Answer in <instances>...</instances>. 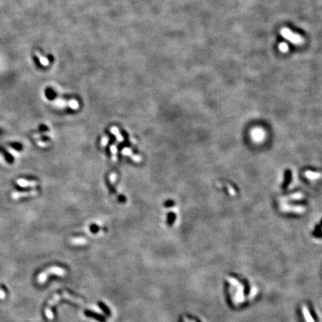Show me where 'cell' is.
<instances>
[{"label":"cell","instance_id":"9c48e42d","mask_svg":"<svg viewBox=\"0 0 322 322\" xmlns=\"http://www.w3.org/2000/svg\"><path fill=\"white\" fill-rule=\"evenodd\" d=\"M278 47H279V49L281 51H283V52H286V51H288V49H289L288 45H287L286 43H280L279 46H278Z\"/></svg>","mask_w":322,"mask_h":322},{"label":"cell","instance_id":"ba28073f","mask_svg":"<svg viewBox=\"0 0 322 322\" xmlns=\"http://www.w3.org/2000/svg\"><path fill=\"white\" fill-rule=\"evenodd\" d=\"M7 151H8L9 154H11L12 156H14V157H19L20 156V153L19 151H17V150H15L14 148H11V147H8Z\"/></svg>","mask_w":322,"mask_h":322},{"label":"cell","instance_id":"7a4b0ae2","mask_svg":"<svg viewBox=\"0 0 322 322\" xmlns=\"http://www.w3.org/2000/svg\"><path fill=\"white\" fill-rule=\"evenodd\" d=\"M280 34L284 38L294 44L300 45L303 43V39L301 36L291 32L289 29H286V28H283L281 29Z\"/></svg>","mask_w":322,"mask_h":322},{"label":"cell","instance_id":"3957f363","mask_svg":"<svg viewBox=\"0 0 322 322\" xmlns=\"http://www.w3.org/2000/svg\"><path fill=\"white\" fill-rule=\"evenodd\" d=\"M37 194V190H31V191H26V192H14L11 194V198L13 199H19L21 198H25V197L29 196H34Z\"/></svg>","mask_w":322,"mask_h":322},{"label":"cell","instance_id":"7c38bea8","mask_svg":"<svg viewBox=\"0 0 322 322\" xmlns=\"http://www.w3.org/2000/svg\"><path fill=\"white\" fill-rule=\"evenodd\" d=\"M184 322H195V321H193V320L189 319V318H187V317H184Z\"/></svg>","mask_w":322,"mask_h":322},{"label":"cell","instance_id":"6da1fadb","mask_svg":"<svg viewBox=\"0 0 322 322\" xmlns=\"http://www.w3.org/2000/svg\"><path fill=\"white\" fill-rule=\"evenodd\" d=\"M65 270L63 269L62 268H59V267L54 266V267H51V268H48L46 270H45L43 273L40 274V275L37 277V280L40 283L45 282L46 280L47 279L48 277L49 276L50 274H55L57 275H64L65 274Z\"/></svg>","mask_w":322,"mask_h":322},{"label":"cell","instance_id":"30bf717a","mask_svg":"<svg viewBox=\"0 0 322 322\" xmlns=\"http://www.w3.org/2000/svg\"><path fill=\"white\" fill-rule=\"evenodd\" d=\"M37 145H39V146H41V147H46L48 145V143H46V142H42V141H38L37 142Z\"/></svg>","mask_w":322,"mask_h":322},{"label":"cell","instance_id":"8fae6325","mask_svg":"<svg viewBox=\"0 0 322 322\" xmlns=\"http://www.w3.org/2000/svg\"><path fill=\"white\" fill-rule=\"evenodd\" d=\"M5 296V293L4 292V291L0 289V298H3Z\"/></svg>","mask_w":322,"mask_h":322},{"label":"cell","instance_id":"8992f818","mask_svg":"<svg viewBox=\"0 0 322 322\" xmlns=\"http://www.w3.org/2000/svg\"><path fill=\"white\" fill-rule=\"evenodd\" d=\"M302 312L304 314V316L305 318V320L306 322H314L313 318L311 317V315H309V310H308L307 308L305 306H304L302 307Z\"/></svg>","mask_w":322,"mask_h":322},{"label":"cell","instance_id":"52a82bcc","mask_svg":"<svg viewBox=\"0 0 322 322\" xmlns=\"http://www.w3.org/2000/svg\"><path fill=\"white\" fill-rule=\"evenodd\" d=\"M286 178H285V182L283 183V188H286V187H288V184H289L290 181H291V178H292V175H291V172L289 171V170H287V171H286Z\"/></svg>","mask_w":322,"mask_h":322},{"label":"cell","instance_id":"277c9868","mask_svg":"<svg viewBox=\"0 0 322 322\" xmlns=\"http://www.w3.org/2000/svg\"><path fill=\"white\" fill-rule=\"evenodd\" d=\"M17 184L21 187H35L38 183L35 181H27L23 178H20L17 181Z\"/></svg>","mask_w":322,"mask_h":322},{"label":"cell","instance_id":"5b68a950","mask_svg":"<svg viewBox=\"0 0 322 322\" xmlns=\"http://www.w3.org/2000/svg\"><path fill=\"white\" fill-rule=\"evenodd\" d=\"M35 54L37 56V57H38L39 60H40V63H41L42 65H43L44 67H46V66L48 65V63H49V61H48V60L47 58H46V57H44V56L42 55V54L37 51H35Z\"/></svg>","mask_w":322,"mask_h":322}]
</instances>
